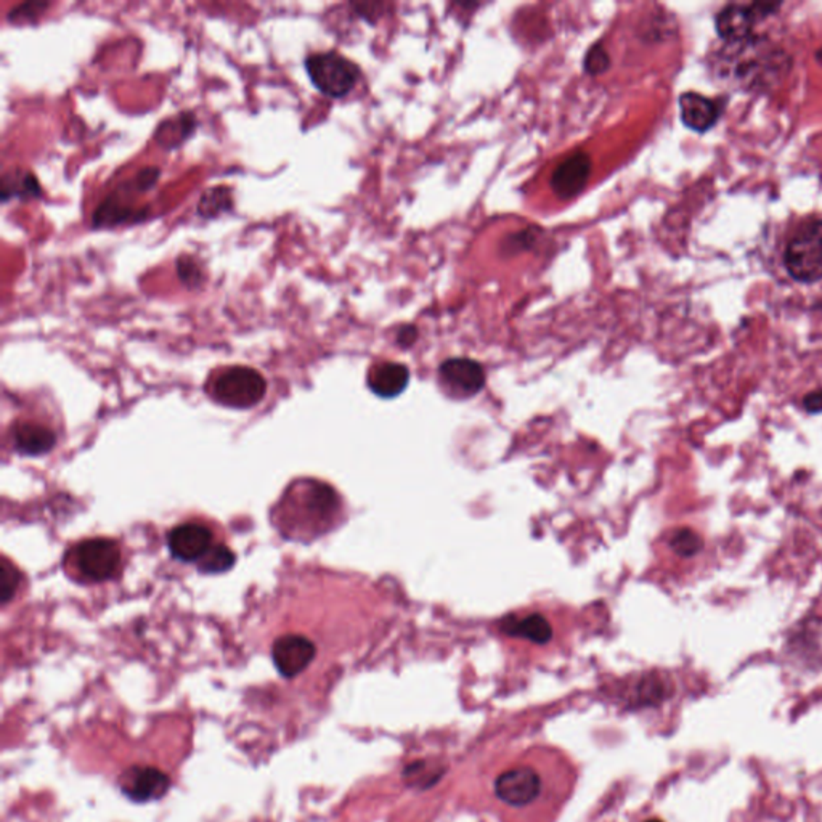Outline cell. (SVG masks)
I'll return each mask as SVG.
<instances>
[{
	"label": "cell",
	"mask_w": 822,
	"mask_h": 822,
	"mask_svg": "<svg viewBox=\"0 0 822 822\" xmlns=\"http://www.w3.org/2000/svg\"><path fill=\"white\" fill-rule=\"evenodd\" d=\"M572 771L553 750H526L490 777L492 806L505 822H551L572 790Z\"/></svg>",
	"instance_id": "obj_1"
},
{
	"label": "cell",
	"mask_w": 822,
	"mask_h": 822,
	"mask_svg": "<svg viewBox=\"0 0 822 822\" xmlns=\"http://www.w3.org/2000/svg\"><path fill=\"white\" fill-rule=\"evenodd\" d=\"M341 511L335 488L320 481L293 484L273 511V522L286 539H315L329 530Z\"/></svg>",
	"instance_id": "obj_2"
},
{
	"label": "cell",
	"mask_w": 822,
	"mask_h": 822,
	"mask_svg": "<svg viewBox=\"0 0 822 822\" xmlns=\"http://www.w3.org/2000/svg\"><path fill=\"white\" fill-rule=\"evenodd\" d=\"M728 63L732 78L745 89L770 87L790 68V59L768 40L750 37L739 44H728Z\"/></svg>",
	"instance_id": "obj_3"
},
{
	"label": "cell",
	"mask_w": 822,
	"mask_h": 822,
	"mask_svg": "<svg viewBox=\"0 0 822 822\" xmlns=\"http://www.w3.org/2000/svg\"><path fill=\"white\" fill-rule=\"evenodd\" d=\"M161 171L158 167H145L135 174L129 184L121 185L105 201L100 203L92 216L93 229H112L129 222L145 220L150 209L137 208L132 203L133 195H144L158 184Z\"/></svg>",
	"instance_id": "obj_4"
},
{
	"label": "cell",
	"mask_w": 822,
	"mask_h": 822,
	"mask_svg": "<svg viewBox=\"0 0 822 822\" xmlns=\"http://www.w3.org/2000/svg\"><path fill=\"white\" fill-rule=\"evenodd\" d=\"M267 392V381L257 369L250 367H230L212 378L208 394L222 407L248 410L262 401Z\"/></svg>",
	"instance_id": "obj_5"
},
{
	"label": "cell",
	"mask_w": 822,
	"mask_h": 822,
	"mask_svg": "<svg viewBox=\"0 0 822 822\" xmlns=\"http://www.w3.org/2000/svg\"><path fill=\"white\" fill-rule=\"evenodd\" d=\"M305 71L318 92L329 99L347 97L362 76L360 68L336 50L312 53L305 61Z\"/></svg>",
	"instance_id": "obj_6"
},
{
	"label": "cell",
	"mask_w": 822,
	"mask_h": 822,
	"mask_svg": "<svg viewBox=\"0 0 822 822\" xmlns=\"http://www.w3.org/2000/svg\"><path fill=\"white\" fill-rule=\"evenodd\" d=\"M68 571L80 582L100 583L116 577L121 567V550L110 539H89L69 550L66 556Z\"/></svg>",
	"instance_id": "obj_7"
},
{
	"label": "cell",
	"mask_w": 822,
	"mask_h": 822,
	"mask_svg": "<svg viewBox=\"0 0 822 822\" xmlns=\"http://www.w3.org/2000/svg\"><path fill=\"white\" fill-rule=\"evenodd\" d=\"M784 263L796 282L822 280V220H811L796 230L787 244Z\"/></svg>",
	"instance_id": "obj_8"
},
{
	"label": "cell",
	"mask_w": 822,
	"mask_h": 822,
	"mask_svg": "<svg viewBox=\"0 0 822 822\" xmlns=\"http://www.w3.org/2000/svg\"><path fill=\"white\" fill-rule=\"evenodd\" d=\"M781 4H730L717 15V31L726 44H739L753 37V27L770 16Z\"/></svg>",
	"instance_id": "obj_9"
},
{
	"label": "cell",
	"mask_w": 822,
	"mask_h": 822,
	"mask_svg": "<svg viewBox=\"0 0 822 822\" xmlns=\"http://www.w3.org/2000/svg\"><path fill=\"white\" fill-rule=\"evenodd\" d=\"M439 382L450 397L469 399L481 392L486 373L481 363L471 358H448L439 367Z\"/></svg>",
	"instance_id": "obj_10"
},
{
	"label": "cell",
	"mask_w": 822,
	"mask_h": 822,
	"mask_svg": "<svg viewBox=\"0 0 822 822\" xmlns=\"http://www.w3.org/2000/svg\"><path fill=\"white\" fill-rule=\"evenodd\" d=\"M119 787L132 802H152L163 798L169 792L171 777L155 766L135 764L119 776Z\"/></svg>",
	"instance_id": "obj_11"
},
{
	"label": "cell",
	"mask_w": 822,
	"mask_h": 822,
	"mask_svg": "<svg viewBox=\"0 0 822 822\" xmlns=\"http://www.w3.org/2000/svg\"><path fill=\"white\" fill-rule=\"evenodd\" d=\"M316 656L314 641L304 635H284L272 646V660L278 673L284 678L301 675Z\"/></svg>",
	"instance_id": "obj_12"
},
{
	"label": "cell",
	"mask_w": 822,
	"mask_h": 822,
	"mask_svg": "<svg viewBox=\"0 0 822 822\" xmlns=\"http://www.w3.org/2000/svg\"><path fill=\"white\" fill-rule=\"evenodd\" d=\"M169 551L182 562H199L214 546V535L201 522H185L174 527L167 537Z\"/></svg>",
	"instance_id": "obj_13"
},
{
	"label": "cell",
	"mask_w": 822,
	"mask_h": 822,
	"mask_svg": "<svg viewBox=\"0 0 822 822\" xmlns=\"http://www.w3.org/2000/svg\"><path fill=\"white\" fill-rule=\"evenodd\" d=\"M590 174L592 158L586 153H573L554 169L551 188L560 199H571L583 191Z\"/></svg>",
	"instance_id": "obj_14"
},
{
	"label": "cell",
	"mask_w": 822,
	"mask_h": 822,
	"mask_svg": "<svg viewBox=\"0 0 822 822\" xmlns=\"http://www.w3.org/2000/svg\"><path fill=\"white\" fill-rule=\"evenodd\" d=\"M679 112L683 124L691 131L704 133L717 124L721 105L698 92H686L679 97Z\"/></svg>",
	"instance_id": "obj_15"
},
{
	"label": "cell",
	"mask_w": 822,
	"mask_h": 822,
	"mask_svg": "<svg viewBox=\"0 0 822 822\" xmlns=\"http://www.w3.org/2000/svg\"><path fill=\"white\" fill-rule=\"evenodd\" d=\"M12 435H14L15 450L20 454H27V456H40V454H48L57 443L55 431L42 422H16Z\"/></svg>",
	"instance_id": "obj_16"
},
{
	"label": "cell",
	"mask_w": 822,
	"mask_h": 822,
	"mask_svg": "<svg viewBox=\"0 0 822 822\" xmlns=\"http://www.w3.org/2000/svg\"><path fill=\"white\" fill-rule=\"evenodd\" d=\"M410 369L401 363L384 362L369 369L368 388L382 399H392L407 389Z\"/></svg>",
	"instance_id": "obj_17"
},
{
	"label": "cell",
	"mask_w": 822,
	"mask_h": 822,
	"mask_svg": "<svg viewBox=\"0 0 822 822\" xmlns=\"http://www.w3.org/2000/svg\"><path fill=\"white\" fill-rule=\"evenodd\" d=\"M197 127V114L191 112H178L167 118L156 127L155 142L165 150H176L190 139Z\"/></svg>",
	"instance_id": "obj_18"
},
{
	"label": "cell",
	"mask_w": 822,
	"mask_h": 822,
	"mask_svg": "<svg viewBox=\"0 0 822 822\" xmlns=\"http://www.w3.org/2000/svg\"><path fill=\"white\" fill-rule=\"evenodd\" d=\"M42 187L33 172L14 167L4 174L2 177V188L0 197L2 203H8L10 199H31V197H42Z\"/></svg>",
	"instance_id": "obj_19"
},
{
	"label": "cell",
	"mask_w": 822,
	"mask_h": 822,
	"mask_svg": "<svg viewBox=\"0 0 822 822\" xmlns=\"http://www.w3.org/2000/svg\"><path fill=\"white\" fill-rule=\"evenodd\" d=\"M503 630L511 636L528 639L535 645H546L553 636V628L550 625V622L539 614H532L520 620L507 619L503 624Z\"/></svg>",
	"instance_id": "obj_20"
},
{
	"label": "cell",
	"mask_w": 822,
	"mask_h": 822,
	"mask_svg": "<svg viewBox=\"0 0 822 822\" xmlns=\"http://www.w3.org/2000/svg\"><path fill=\"white\" fill-rule=\"evenodd\" d=\"M235 206L233 201V191L230 187L225 185H216L204 191L199 201H197V212L199 218L218 219L224 216L227 212H230Z\"/></svg>",
	"instance_id": "obj_21"
},
{
	"label": "cell",
	"mask_w": 822,
	"mask_h": 822,
	"mask_svg": "<svg viewBox=\"0 0 822 822\" xmlns=\"http://www.w3.org/2000/svg\"><path fill=\"white\" fill-rule=\"evenodd\" d=\"M235 566V553L229 546L214 545L203 560L197 562L199 572L222 573Z\"/></svg>",
	"instance_id": "obj_22"
},
{
	"label": "cell",
	"mask_w": 822,
	"mask_h": 822,
	"mask_svg": "<svg viewBox=\"0 0 822 822\" xmlns=\"http://www.w3.org/2000/svg\"><path fill=\"white\" fill-rule=\"evenodd\" d=\"M176 270H177V277L180 283L184 284L188 290H197L204 284L206 273H204L203 265L197 261V257L190 254H182L176 261Z\"/></svg>",
	"instance_id": "obj_23"
},
{
	"label": "cell",
	"mask_w": 822,
	"mask_h": 822,
	"mask_svg": "<svg viewBox=\"0 0 822 822\" xmlns=\"http://www.w3.org/2000/svg\"><path fill=\"white\" fill-rule=\"evenodd\" d=\"M670 548L681 558H692L704 548V539L691 528H679L671 535Z\"/></svg>",
	"instance_id": "obj_24"
},
{
	"label": "cell",
	"mask_w": 822,
	"mask_h": 822,
	"mask_svg": "<svg viewBox=\"0 0 822 822\" xmlns=\"http://www.w3.org/2000/svg\"><path fill=\"white\" fill-rule=\"evenodd\" d=\"M21 583V573L12 560L2 558L0 560V601L7 604L18 592Z\"/></svg>",
	"instance_id": "obj_25"
},
{
	"label": "cell",
	"mask_w": 822,
	"mask_h": 822,
	"mask_svg": "<svg viewBox=\"0 0 822 822\" xmlns=\"http://www.w3.org/2000/svg\"><path fill=\"white\" fill-rule=\"evenodd\" d=\"M50 7V2H25L8 12L7 21L12 25H34Z\"/></svg>",
	"instance_id": "obj_26"
},
{
	"label": "cell",
	"mask_w": 822,
	"mask_h": 822,
	"mask_svg": "<svg viewBox=\"0 0 822 822\" xmlns=\"http://www.w3.org/2000/svg\"><path fill=\"white\" fill-rule=\"evenodd\" d=\"M583 66H585L586 73L592 74V76L605 73V71L609 69L611 59H609V55L605 52L603 44H596V46H592V48L588 50L585 61H583Z\"/></svg>",
	"instance_id": "obj_27"
},
{
	"label": "cell",
	"mask_w": 822,
	"mask_h": 822,
	"mask_svg": "<svg viewBox=\"0 0 822 822\" xmlns=\"http://www.w3.org/2000/svg\"><path fill=\"white\" fill-rule=\"evenodd\" d=\"M803 408L811 415L822 413V389H816L813 392L805 395L803 397Z\"/></svg>",
	"instance_id": "obj_28"
},
{
	"label": "cell",
	"mask_w": 822,
	"mask_h": 822,
	"mask_svg": "<svg viewBox=\"0 0 822 822\" xmlns=\"http://www.w3.org/2000/svg\"><path fill=\"white\" fill-rule=\"evenodd\" d=\"M416 336H418V331H416L415 326H403V328L399 331V336H397V341L403 347H410L413 342L416 341Z\"/></svg>",
	"instance_id": "obj_29"
},
{
	"label": "cell",
	"mask_w": 822,
	"mask_h": 822,
	"mask_svg": "<svg viewBox=\"0 0 822 822\" xmlns=\"http://www.w3.org/2000/svg\"><path fill=\"white\" fill-rule=\"evenodd\" d=\"M645 822H664V821H660V819H647V821H645Z\"/></svg>",
	"instance_id": "obj_30"
}]
</instances>
